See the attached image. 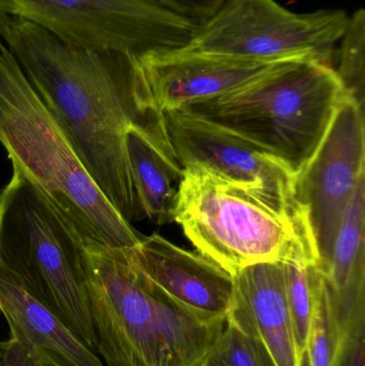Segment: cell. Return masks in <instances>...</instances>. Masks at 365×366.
<instances>
[{
  "label": "cell",
  "mask_w": 365,
  "mask_h": 366,
  "mask_svg": "<svg viewBox=\"0 0 365 366\" xmlns=\"http://www.w3.org/2000/svg\"><path fill=\"white\" fill-rule=\"evenodd\" d=\"M4 41L103 195L129 223L145 217L129 169L126 131L141 127L171 143L141 55L73 46L17 16Z\"/></svg>",
  "instance_id": "cell-1"
},
{
  "label": "cell",
  "mask_w": 365,
  "mask_h": 366,
  "mask_svg": "<svg viewBox=\"0 0 365 366\" xmlns=\"http://www.w3.org/2000/svg\"><path fill=\"white\" fill-rule=\"evenodd\" d=\"M84 242L96 350L107 366H203L226 320L171 300L137 270L129 249Z\"/></svg>",
  "instance_id": "cell-2"
},
{
  "label": "cell",
  "mask_w": 365,
  "mask_h": 366,
  "mask_svg": "<svg viewBox=\"0 0 365 366\" xmlns=\"http://www.w3.org/2000/svg\"><path fill=\"white\" fill-rule=\"evenodd\" d=\"M0 143L84 238L133 249L143 238L103 195L6 45L0 46Z\"/></svg>",
  "instance_id": "cell-3"
},
{
  "label": "cell",
  "mask_w": 365,
  "mask_h": 366,
  "mask_svg": "<svg viewBox=\"0 0 365 366\" xmlns=\"http://www.w3.org/2000/svg\"><path fill=\"white\" fill-rule=\"evenodd\" d=\"M346 94L334 66L295 60L178 111L252 144L296 177L319 149Z\"/></svg>",
  "instance_id": "cell-4"
},
{
  "label": "cell",
  "mask_w": 365,
  "mask_h": 366,
  "mask_svg": "<svg viewBox=\"0 0 365 366\" xmlns=\"http://www.w3.org/2000/svg\"><path fill=\"white\" fill-rule=\"evenodd\" d=\"M174 221L199 253L231 277L265 262L319 264L304 209L278 208L199 165L184 169Z\"/></svg>",
  "instance_id": "cell-5"
},
{
  "label": "cell",
  "mask_w": 365,
  "mask_h": 366,
  "mask_svg": "<svg viewBox=\"0 0 365 366\" xmlns=\"http://www.w3.org/2000/svg\"><path fill=\"white\" fill-rule=\"evenodd\" d=\"M0 267L96 350L84 237L13 165L0 189Z\"/></svg>",
  "instance_id": "cell-6"
},
{
  "label": "cell",
  "mask_w": 365,
  "mask_h": 366,
  "mask_svg": "<svg viewBox=\"0 0 365 366\" xmlns=\"http://www.w3.org/2000/svg\"><path fill=\"white\" fill-rule=\"evenodd\" d=\"M349 16L343 10L297 14L274 0H225L188 47L261 62L312 60L334 66Z\"/></svg>",
  "instance_id": "cell-7"
},
{
  "label": "cell",
  "mask_w": 365,
  "mask_h": 366,
  "mask_svg": "<svg viewBox=\"0 0 365 366\" xmlns=\"http://www.w3.org/2000/svg\"><path fill=\"white\" fill-rule=\"evenodd\" d=\"M11 16L26 19L73 46L143 55L179 49L199 21L154 0H2Z\"/></svg>",
  "instance_id": "cell-8"
},
{
  "label": "cell",
  "mask_w": 365,
  "mask_h": 366,
  "mask_svg": "<svg viewBox=\"0 0 365 366\" xmlns=\"http://www.w3.org/2000/svg\"><path fill=\"white\" fill-rule=\"evenodd\" d=\"M364 109L345 94L319 149L295 177L294 198L306 211L323 272L351 196L365 175Z\"/></svg>",
  "instance_id": "cell-9"
},
{
  "label": "cell",
  "mask_w": 365,
  "mask_h": 366,
  "mask_svg": "<svg viewBox=\"0 0 365 366\" xmlns=\"http://www.w3.org/2000/svg\"><path fill=\"white\" fill-rule=\"evenodd\" d=\"M174 154L182 169L199 165L241 185L284 210L302 209L294 198L295 175L244 139L179 111L163 113Z\"/></svg>",
  "instance_id": "cell-10"
},
{
  "label": "cell",
  "mask_w": 365,
  "mask_h": 366,
  "mask_svg": "<svg viewBox=\"0 0 365 366\" xmlns=\"http://www.w3.org/2000/svg\"><path fill=\"white\" fill-rule=\"evenodd\" d=\"M139 61L152 100L162 113L233 92L286 62L253 61L188 46L148 51Z\"/></svg>",
  "instance_id": "cell-11"
},
{
  "label": "cell",
  "mask_w": 365,
  "mask_h": 366,
  "mask_svg": "<svg viewBox=\"0 0 365 366\" xmlns=\"http://www.w3.org/2000/svg\"><path fill=\"white\" fill-rule=\"evenodd\" d=\"M128 254L137 270L171 300L207 320H226L233 277L203 254L156 232L143 236Z\"/></svg>",
  "instance_id": "cell-12"
},
{
  "label": "cell",
  "mask_w": 365,
  "mask_h": 366,
  "mask_svg": "<svg viewBox=\"0 0 365 366\" xmlns=\"http://www.w3.org/2000/svg\"><path fill=\"white\" fill-rule=\"evenodd\" d=\"M233 282L227 322L256 337L276 366H304L289 313L285 262L246 267Z\"/></svg>",
  "instance_id": "cell-13"
},
{
  "label": "cell",
  "mask_w": 365,
  "mask_h": 366,
  "mask_svg": "<svg viewBox=\"0 0 365 366\" xmlns=\"http://www.w3.org/2000/svg\"><path fill=\"white\" fill-rule=\"evenodd\" d=\"M0 311L10 337L56 366H103L90 350L47 307L0 267Z\"/></svg>",
  "instance_id": "cell-14"
},
{
  "label": "cell",
  "mask_w": 365,
  "mask_h": 366,
  "mask_svg": "<svg viewBox=\"0 0 365 366\" xmlns=\"http://www.w3.org/2000/svg\"><path fill=\"white\" fill-rule=\"evenodd\" d=\"M365 175L347 206L324 273L330 311L342 340L365 325L364 210Z\"/></svg>",
  "instance_id": "cell-15"
},
{
  "label": "cell",
  "mask_w": 365,
  "mask_h": 366,
  "mask_svg": "<svg viewBox=\"0 0 365 366\" xmlns=\"http://www.w3.org/2000/svg\"><path fill=\"white\" fill-rule=\"evenodd\" d=\"M126 152L133 185L145 217L163 225L174 221L178 187L184 169L169 144L132 126L126 134Z\"/></svg>",
  "instance_id": "cell-16"
},
{
  "label": "cell",
  "mask_w": 365,
  "mask_h": 366,
  "mask_svg": "<svg viewBox=\"0 0 365 366\" xmlns=\"http://www.w3.org/2000/svg\"><path fill=\"white\" fill-rule=\"evenodd\" d=\"M285 275L296 346L300 359L304 362L313 312L323 286L324 273L319 264L286 262Z\"/></svg>",
  "instance_id": "cell-17"
},
{
  "label": "cell",
  "mask_w": 365,
  "mask_h": 366,
  "mask_svg": "<svg viewBox=\"0 0 365 366\" xmlns=\"http://www.w3.org/2000/svg\"><path fill=\"white\" fill-rule=\"evenodd\" d=\"M339 66L334 68L345 92L364 107L365 11H356L341 39Z\"/></svg>",
  "instance_id": "cell-18"
},
{
  "label": "cell",
  "mask_w": 365,
  "mask_h": 366,
  "mask_svg": "<svg viewBox=\"0 0 365 366\" xmlns=\"http://www.w3.org/2000/svg\"><path fill=\"white\" fill-rule=\"evenodd\" d=\"M203 366H276L267 350L254 335L225 322L222 335Z\"/></svg>",
  "instance_id": "cell-19"
},
{
  "label": "cell",
  "mask_w": 365,
  "mask_h": 366,
  "mask_svg": "<svg viewBox=\"0 0 365 366\" xmlns=\"http://www.w3.org/2000/svg\"><path fill=\"white\" fill-rule=\"evenodd\" d=\"M341 339L330 311L325 277L317 297L306 344L304 366H332Z\"/></svg>",
  "instance_id": "cell-20"
},
{
  "label": "cell",
  "mask_w": 365,
  "mask_h": 366,
  "mask_svg": "<svg viewBox=\"0 0 365 366\" xmlns=\"http://www.w3.org/2000/svg\"><path fill=\"white\" fill-rule=\"evenodd\" d=\"M365 325L344 335L332 366H365Z\"/></svg>",
  "instance_id": "cell-21"
},
{
  "label": "cell",
  "mask_w": 365,
  "mask_h": 366,
  "mask_svg": "<svg viewBox=\"0 0 365 366\" xmlns=\"http://www.w3.org/2000/svg\"><path fill=\"white\" fill-rule=\"evenodd\" d=\"M0 366H56L45 360L29 346L9 337L0 342Z\"/></svg>",
  "instance_id": "cell-22"
},
{
  "label": "cell",
  "mask_w": 365,
  "mask_h": 366,
  "mask_svg": "<svg viewBox=\"0 0 365 366\" xmlns=\"http://www.w3.org/2000/svg\"><path fill=\"white\" fill-rule=\"evenodd\" d=\"M154 1L177 14L201 23L210 19L222 6L225 0H154Z\"/></svg>",
  "instance_id": "cell-23"
},
{
  "label": "cell",
  "mask_w": 365,
  "mask_h": 366,
  "mask_svg": "<svg viewBox=\"0 0 365 366\" xmlns=\"http://www.w3.org/2000/svg\"><path fill=\"white\" fill-rule=\"evenodd\" d=\"M10 19L11 14L9 13L8 9L4 6V1L0 0V46L4 44L2 41H4V32L8 27Z\"/></svg>",
  "instance_id": "cell-24"
}]
</instances>
